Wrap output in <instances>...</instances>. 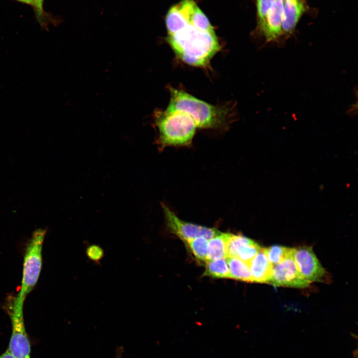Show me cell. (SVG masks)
<instances>
[{
    "mask_svg": "<svg viewBox=\"0 0 358 358\" xmlns=\"http://www.w3.org/2000/svg\"><path fill=\"white\" fill-rule=\"evenodd\" d=\"M167 41L184 63L206 67L220 45L208 19L193 0L172 6L165 18Z\"/></svg>",
    "mask_w": 358,
    "mask_h": 358,
    "instance_id": "cell-1",
    "label": "cell"
},
{
    "mask_svg": "<svg viewBox=\"0 0 358 358\" xmlns=\"http://www.w3.org/2000/svg\"><path fill=\"white\" fill-rule=\"evenodd\" d=\"M171 98L167 110L184 112L195 122L198 128H226L229 123L231 110L227 107L215 106L172 87Z\"/></svg>",
    "mask_w": 358,
    "mask_h": 358,
    "instance_id": "cell-2",
    "label": "cell"
},
{
    "mask_svg": "<svg viewBox=\"0 0 358 358\" xmlns=\"http://www.w3.org/2000/svg\"><path fill=\"white\" fill-rule=\"evenodd\" d=\"M154 121L158 133L156 143L160 151L168 147L190 145L198 128L193 119L182 112L156 111Z\"/></svg>",
    "mask_w": 358,
    "mask_h": 358,
    "instance_id": "cell-3",
    "label": "cell"
},
{
    "mask_svg": "<svg viewBox=\"0 0 358 358\" xmlns=\"http://www.w3.org/2000/svg\"><path fill=\"white\" fill-rule=\"evenodd\" d=\"M46 230L34 231L27 246L23 262L21 285L16 299L24 302L26 297L36 285L42 268V249Z\"/></svg>",
    "mask_w": 358,
    "mask_h": 358,
    "instance_id": "cell-4",
    "label": "cell"
},
{
    "mask_svg": "<svg viewBox=\"0 0 358 358\" xmlns=\"http://www.w3.org/2000/svg\"><path fill=\"white\" fill-rule=\"evenodd\" d=\"M24 302L14 299L10 312L12 332L7 349L17 358H30L31 345L23 317Z\"/></svg>",
    "mask_w": 358,
    "mask_h": 358,
    "instance_id": "cell-5",
    "label": "cell"
},
{
    "mask_svg": "<svg viewBox=\"0 0 358 358\" xmlns=\"http://www.w3.org/2000/svg\"><path fill=\"white\" fill-rule=\"evenodd\" d=\"M166 226L169 230L184 242L202 236L208 240L218 234L220 231L215 228L185 222L179 218L166 204L161 203Z\"/></svg>",
    "mask_w": 358,
    "mask_h": 358,
    "instance_id": "cell-6",
    "label": "cell"
},
{
    "mask_svg": "<svg viewBox=\"0 0 358 358\" xmlns=\"http://www.w3.org/2000/svg\"><path fill=\"white\" fill-rule=\"evenodd\" d=\"M299 272L293 258V251L280 263L273 265L268 283L274 286L304 288L309 285Z\"/></svg>",
    "mask_w": 358,
    "mask_h": 358,
    "instance_id": "cell-7",
    "label": "cell"
},
{
    "mask_svg": "<svg viewBox=\"0 0 358 358\" xmlns=\"http://www.w3.org/2000/svg\"><path fill=\"white\" fill-rule=\"evenodd\" d=\"M293 258L299 272L305 279L310 282L326 281L327 272L311 247L293 248Z\"/></svg>",
    "mask_w": 358,
    "mask_h": 358,
    "instance_id": "cell-8",
    "label": "cell"
},
{
    "mask_svg": "<svg viewBox=\"0 0 358 358\" xmlns=\"http://www.w3.org/2000/svg\"><path fill=\"white\" fill-rule=\"evenodd\" d=\"M283 2L276 0L265 20L258 25V31L266 42H278L283 36Z\"/></svg>",
    "mask_w": 358,
    "mask_h": 358,
    "instance_id": "cell-9",
    "label": "cell"
},
{
    "mask_svg": "<svg viewBox=\"0 0 358 358\" xmlns=\"http://www.w3.org/2000/svg\"><path fill=\"white\" fill-rule=\"evenodd\" d=\"M254 240L241 235L229 234L227 245V257H236L249 264L261 250Z\"/></svg>",
    "mask_w": 358,
    "mask_h": 358,
    "instance_id": "cell-10",
    "label": "cell"
},
{
    "mask_svg": "<svg viewBox=\"0 0 358 358\" xmlns=\"http://www.w3.org/2000/svg\"><path fill=\"white\" fill-rule=\"evenodd\" d=\"M283 11L282 29L283 36H290L305 11L304 0H285L283 2Z\"/></svg>",
    "mask_w": 358,
    "mask_h": 358,
    "instance_id": "cell-11",
    "label": "cell"
},
{
    "mask_svg": "<svg viewBox=\"0 0 358 358\" xmlns=\"http://www.w3.org/2000/svg\"><path fill=\"white\" fill-rule=\"evenodd\" d=\"M254 282L268 283L271 275L273 265L268 260L264 248L249 264Z\"/></svg>",
    "mask_w": 358,
    "mask_h": 358,
    "instance_id": "cell-12",
    "label": "cell"
},
{
    "mask_svg": "<svg viewBox=\"0 0 358 358\" xmlns=\"http://www.w3.org/2000/svg\"><path fill=\"white\" fill-rule=\"evenodd\" d=\"M229 269V278L254 282L249 265L236 257L226 258Z\"/></svg>",
    "mask_w": 358,
    "mask_h": 358,
    "instance_id": "cell-13",
    "label": "cell"
},
{
    "mask_svg": "<svg viewBox=\"0 0 358 358\" xmlns=\"http://www.w3.org/2000/svg\"><path fill=\"white\" fill-rule=\"evenodd\" d=\"M229 234V233L220 232L218 234L208 240V261L226 258Z\"/></svg>",
    "mask_w": 358,
    "mask_h": 358,
    "instance_id": "cell-14",
    "label": "cell"
},
{
    "mask_svg": "<svg viewBox=\"0 0 358 358\" xmlns=\"http://www.w3.org/2000/svg\"><path fill=\"white\" fill-rule=\"evenodd\" d=\"M204 275L216 278H229V269L226 258L208 261Z\"/></svg>",
    "mask_w": 358,
    "mask_h": 358,
    "instance_id": "cell-15",
    "label": "cell"
},
{
    "mask_svg": "<svg viewBox=\"0 0 358 358\" xmlns=\"http://www.w3.org/2000/svg\"><path fill=\"white\" fill-rule=\"evenodd\" d=\"M208 241L204 237L200 236L187 242L195 259L201 262L208 261Z\"/></svg>",
    "mask_w": 358,
    "mask_h": 358,
    "instance_id": "cell-16",
    "label": "cell"
},
{
    "mask_svg": "<svg viewBox=\"0 0 358 358\" xmlns=\"http://www.w3.org/2000/svg\"><path fill=\"white\" fill-rule=\"evenodd\" d=\"M264 250L268 260L273 266L280 263L291 254L293 248L273 245L264 248Z\"/></svg>",
    "mask_w": 358,
    "mask_h": 358,
    "instance_id": "cell-17",
    "label": "cell"
},
{
    "mask_svg": "<svg viewBox=\"0 0 358 358\" xmlns=\"http://www.w3.org/2000/svg\"><path fill=\"white\" fill-rule=\"evenodd\" d=\"M34 7L33 10L35 12L37 21L38 22L41 27L46 29L48 27L49 22L53 24L59 23V20L53 19L51 15L46 12L43 8L44 0H34Z\"/></svg>",
    "mask_w": 358,
    "mask_h": 358,
    "instance_id": "cell-18",
    "label": "cell"
},
{
    "mask_svg": "<svg viewBox=\"0 0 358 358\" xmlns=\"http://www.w3.org/2000/svg\"><path fill=\"white\" fill-rule=\"evenodd\" d=\"M276 0H257L258 25L265 19Z\"/></svg>",
    "mask_w": 358,
    "mask_h": 358,
    "instance_id": "cell-19",
    "label": "cell"
},
{
    "mask_svg": "<svg viewBox=\"0 0 358 358\" xmlns=\"http://www.w3.org/2000/svg\"><path fill=\"white\" fill-rule=\"evenodd\" d=\"M86 255L87 258L92 262L99 264L104 256L103 248L97 244H90L86 248Z\"/></svg>",
    "mask_w": 358,
    "mask_h": 358,
    "instance_id": "cell-20",
    "label": "cell"
},
{
    "mask_svg": "<svg viewBox=\"0 0 358 358\" xmlns=\"http://www.w3.org/2000/svg\"><path fill=\"white\" fill-rule=\"evenodd\" d=\"M0 358H17L14 356L7 349L4 353L0 356Z\"/></svg>",
    "mask_w": 358,
    "mask_h": 358,
    "instance_id": "cell-21",
    "label": "cell"
},
{
    "mask_svg": "<svg viewBox=\"0 0 358 358\" xmlns=\"http://www.w3.org/2000/svg\"><path fill=\"white\" fill-rule=\"evenodd\" d=\"M18 2L23 3L31 6L33 9L34 7V0H14Z\"/></svg>",
    "mask_w": 358,
    "mask_h": 358,
    "instance_id": "cell-22",
    "label": "cell"
},
{
    "mask_svg": "<svg viewBox=\"0 0 358 358\" xmlns=\"http://www.w3.org/2000/svg\"><path fill=\"white\" fill-rule=\"evenodd\" d=\"M123 348L122 347H119L118 349L116 350V358H121L122 357V354L123 353Z\"/></svg>",
    "mask_w": 358,
    "mask_h": 358,
    "instance_id": "cell-23",
    "label": "cell"
},
{
    "mask_svg": "<svg viewBox=\"0 0 358 358\" xmlns=\"http://www.w3.org/2000/svg\"><path fill=\"white\" fill-rule=\"evenodd\" d=\"M281 0L282 2H283L285 0Z\"/></svg>",
    "mask_w": 358,
    "mask_h": 358,
    "instance_id": "cell-24",
    "label": "cell"
}]
</instances>
